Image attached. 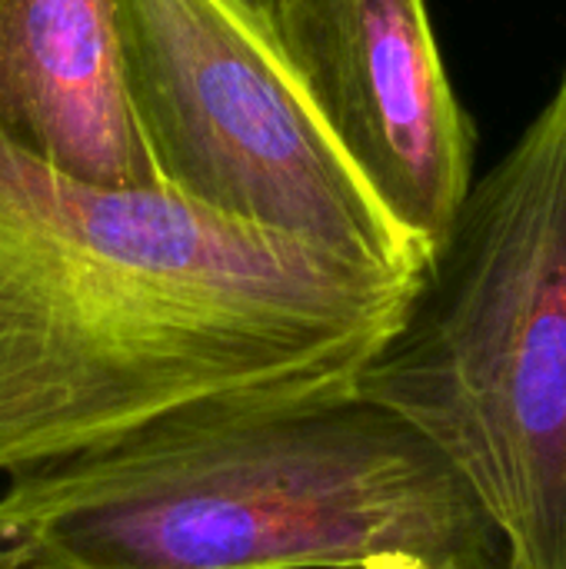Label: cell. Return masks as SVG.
Segmentation results:
<instances>
[{
  "instance_id": "cell-1",
  "label": "cell",
  "mask_w": 566,
  "mask_h": 569,
  "mask_svg": "<svg viewBox=\"0 0 566 569\" xmlns=\"http://www.w3.org/2000/svg\"><path fill=\"white\" fill-rule=\"evenodd\" d=\"M414 287L0 130V477L180 407L354 387Z\"/></svg>"
},
{
  "instance_id": "cell-2",
  "label": "cell",
  "mask_w": 566,
  "mask_h": 569,
  "mask_svg": "<svg viewBox=\"0 0 566 569\" xmlns=\"http://www.w3.org/2000/svg\"><path fill=\"white\" fill-rule=\"evenodd\" d=\"M0 540L33 569H510L460 470L354 387L180 407L23 470Z\"/></svg>"
},
{
  "instance_id": "cell-3",
  "label": "cell",
  "mask_w": 566,
  "mask_h": 569,
  "mask_svg": "<svg viewBox=\"0 0 566 569\" xmlns=\"http://www.w3.org/2000/svg\"><path fill=\"white\" fill-rule=\"evenodd\" d=\"M354 390L460 470L510 569H566V73L470 183Z\"/></svg>"
},
{
  "instance_id": "cell-4",
  "label": "cell",
  "mask_w": 566,
  "mask_h": 569,
  "mask_svg": "<svg viewBox=\"0 0 566 569\" xmlns=\"http://www.w3.org/2000/svg\"><path fill=\"white\" fill-rule=\"evenodd\" d=\"M130 117L163 190L340 260L420 277L407 237L350 167L244 0H117Z\"/></svg>"
},
{
  "instance_id": "cell-5",
  "label": "cell",
  "mask_w": 566,
  "mask_h": 569,
  "mask_svg": "<svg viewBox=\"0 0 566 569\" xmlns=\"http://www.w3.org/2000/svg\"><path fill=\"white\" fill-rule=\"evenodd\" d=\"M264 20L367 190L430 253L474 183V123L427 3L270 0Z\"/></svg>"
},
{
  "instance_id": "cell-6",
  "label": "cell",
  "mask_w": 566,
  "mask_h": 569,
  "mask_svg": "<svg viewBox=\"0 0 566 569\" xmlns=\"http://www.w3.org/2000/svg\"><path fill=\"white\" fill-rule=\"evenodd\" d=\"M0 130L97 187H160L130 117L117 0H0Z\"/></svg>"
},
{
  "instance_id": "cell-7",
  "label": "cell",
  "mask_w": 566,
  "mask_h": 569,
  "mask_svg": "<svg viewBox=\"0 0 566 569\" xmlns=\"http://www.w3.org/2000/svg\"><path fill=\"white\" fill-rule=\"evenodd\" d=\"M0 569H33L23 557H17L3 540H0Z\"/></svg>"
},
{
  "instance_id": "cell-8",
  "label": "cell",
  "mask_w": 566,
  "mask_h": 569,
  "mask_svg": "<svg viewBox=\"0 0 566 569\" xmlns=\"http://www.w3.org/2000/svg\"><path fill=\"white\" fill-rule=\"evenodd\" d=\"M244 3H247L254 13H260V17H264V13H267V7H270V0H244Z\"/></svg>"
}]
</instances>
